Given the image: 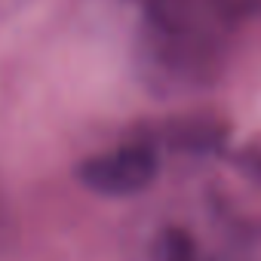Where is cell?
Here are the masks:
<instances>
[{"label":"cell","instance_id":"6da1fadb","mask_svg":"<svg viewBox=\"0 0 261 261\" xmlns=\"http://www.w3.org/2000/svg\"><path fill=\"white\" fill-rule=\"evenodd\" d=\"M160 157L151 142H126L77 163V181L98 197H136L154 185Z\"/></svg>","mask_w":261,"mask_h":261},{"label":"cell","instance_id":"7a4b0ae2","mask_svg":"<svg viewBox=\"0 0 261 261\" xmlns=\"http://www.w3.org/2000/svg\"><path fill=\"white\" fill-rule=\"evenodd\" d=\"M154 258L157 261H197L194 258V240L185 230L169 227L160 233V240L154 246Z\"/></svg>","mask_w":261,"mask_h":261},{"label":"cell","instance_id":"3957f363","mask_svg":"<svg viewBox=\"0 0 261 261\" xmlns=\"http://www.w3.org/2000/svg\"><path fill=\"white\" fill-rule=\"evenodd\" d=\"M221 4H227L240 19H246V16H252V13L261 10V0H221Z\"/></svg>","mask_w":261,"mask_h":261}]
</instances>
